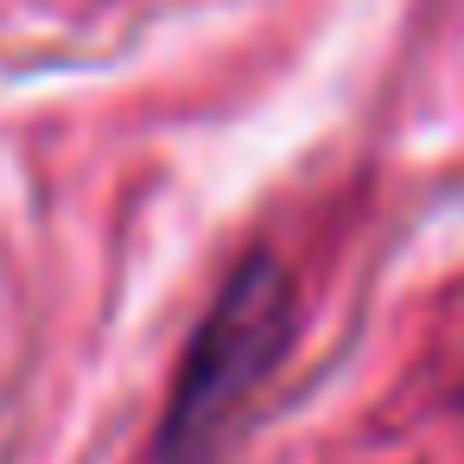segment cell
Wrapping results in <instances>:
<instances>
[{"instance_id":"cell-1","label":"cell","mask_w":464,"mask_h":464,"mask_svg":"<svg viewBox=\"0 0 464 464\" xmlns=\"http://www.w3.org/2000/svg\"><path fill=\"white\" fill-rule=\"evenodd\" d=\"M293 318H299V299H293L286 267L274 255H248L223 280V293L210 299V312L185 350V369L172 382V401H166V420L153 439L160 464H217L229 451L255 394L286 362Z\"/></svg>"}]
</instances>
